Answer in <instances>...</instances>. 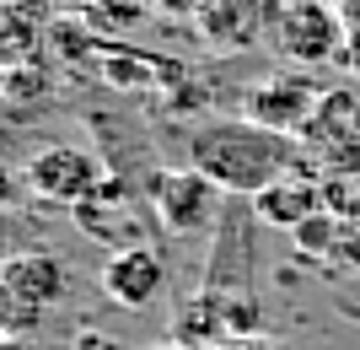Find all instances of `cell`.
Instances as JSON below:
<instances>
[{
  "label": "cell",
  "instance_id": "obj_1",
  "mask_svg": "<svg viewBox=\"0 0 360 350\" xmlns=\"http://www.w3.org/2000/svg\"><path fill=\"white\" fill-rule=\"evenodd\" d=\"M296 162H301L296 135L269 130L248 113L242 119H205L188 135V168H199L226 199L264 194L274 178L296 173Z\"/></svg>",
  "mask_w": 360,
  "mask_h": 350
},
{
  "label": "cell",
  "instance_id": "obj_2",
  "mask_svg": "<svg viewBox=\"0 0 360 350\" xmlns=\"http://www.w3.org/2000/svg\"><path fill=\"white\" fill-rule=\"evenodd\" d=\"M146 199H150L156 221H162L172 237H205V232H215V227L226 221V215H221L226 194H221V189H215V183L205 178L199 168H167V173H150Z\"/></svg>",
  "mask_w": 360,
  "mask_h": 350
},
{
  "label": "cell",
  "instance_id": "obj_3",
  "mask_svg": "<svg viewBox=\"0 0 360 350\" xmlns=\"http://www.w3.org/2000/svg\"><path fill=\"white\" fill-rule=\"evenodd\" d=\"M22 178H27L32 199L75 211V205L108 178V162L97 151H86V146H75V140H54V146H38V151L27 156Z\"/></svg>",
  "mask_w": 360,
  "mask_h": 350
},
{
  "label": "cell",
  "instance_id": "obj_4",
  "mask_svg": "<svg viewBox=\"0 0 360 350\" xmlns=\"http://www.w3.org/2000/svg\"><path fill=\"white\" fill-rule=\"evenodd\" d=\"M345 44H349V22L339 16L333 0H290L285 11L274 16V49L301 70L339 60Z\"/></svg>",
  "mask_w": 360,
  "mask_h": 350
},
{
  "label": "cell",
  "instance_id": "obj_5",
  "mask_svg": "<svg viewBox=\"0 0 360 350\" xmlns=\"http://www.w3.org/2000/svg\"><path fill=\"white\" fill-rule=\"evenodd\" d=\"M97 286H103V296L119 307V313H146V307L162 302V291H167V264H162V254L150 243L113 248L103 259Z\"/></svg>",
  "mask_w": 360,
  "mask_h": 350
},
{
  "label": "cell",
  "instance_id": "obj_6",
  "mask_svg": "<svg viewBox=\"0 0 360 350\" xmlns=\"http://www.w3.org/2000/svg\"><path fill=\"white\" fill-rule=\"evenodd\" d=\"M70 221L86 232V237L108 243V254H113V248H135V243H140V232H135V221H140V194H135L124 178H113V173H108V178L70 211Z\"/></svg>",
  "mask_w": 360,
  "mask_h": 350
},
{
  "label": "cell",
  "instance_id": "obj_7",
  "mask_svg": "<svg viewBox=\"0 0 360 350\" xmlns=\"http://www.w3.org/2000/svg\"><path fill=\"white\" fill-rule=\"evenodd\" d=\"M317 108H323V97H317L312 76H301V70L269 76V81H258V87L248 92V119L269 124V130H285V135H307V124L317 119Z\"/></svg>",
  "mask_w": 360,
  "mask_h": 350
},
{
  "label": "cell",
  "instance_id": "obj_8",
  "mask_svg": "<svg viewBox=\"0 0 360 350\" xmlns=\"http://www.w3.org/2000/svg\"><path fill=\"white\" fill-rule=\"evenodd\" d=\"M253 227H258V221L226 215L221 227L210 232V237H215V254H210V270H205L199 291H210V296H221V302L253 291Z\"/></svg>",
  "mask_w": 360,
  "mask_h": 350
},
{
  "label": "cell",
  "instance_id": "obj_9",
  "mask_svg": "<svg viewBox=\"0 0 360 350\" xmlns=\"http://www.w3.org/2000/svg\"><path fill=\"white\" fill-rule=\"evenodd\" d=\"M328 211L323 205V189L307 178H296V173H285V178H274L264 194H253V221L258 227H274V232H296L307 215Z\"/></svg>",
  "mask_w": 360,
  "mask_h": 350
},
{
  "label": "cell",
  "instance_id": "obj_10",
  "mask_svg": "<svg viewBox=\"0 0 360 350\" xmlns=\"http://www.w3.org/2000/svg\"><path fill=\"white\" fill-rule=\"evenodd\" d=\"M0 275H6V286H11L16 296H27L38 313H44L49 302H60V296H65V259H54V254L6 259V264H0Z\"/></svg>",
  "mask_w": 360,
  "mask_h": 350
},
{
  "label": "cell",
  "instance_id": "obj_11",
  "mask_svg": "<svg viewBox=\"0 0 360 350\" xmlns=\"http://www.w3.org/2000/svg\"><path fill=\"white\" fill-rule=\"evenodd\" d=\"M172 339H183V345H194V350L226 345V339H231V329H226V302L210 296V291H194V296L178 307V318H172Z\"/></svg>",
  "mask_w": 360,
  "mask_h": 350
},
{
  "label": "cell",
  "instance_id": "obj_12",
  "mask_svg": "<svg viewBox=\"0 0 360 350\" xmlns=\"http://www.w3.org/2000/svg\"><path fill=\"white\" fill-rule=\"evenodd\" d=\"M339 215L333 211H317V215H307L296 232H290V243L301 248V254H317V259H333V248H339Z\"/></svg>",
  "mask_w": 360,
  "mask_h": 350
},
{
  "label": "cell",
  "instance_id": "obj_13",
  "mask_svg": "<svg viewBox=\"0 0 360 350\" xmlns=\"http://www.w3.org/2000/svg\"><path fill=\"white\" fill-rule=\"evenodd\" d=\"M32 44H38L32 22H0V70H22L32 60Z\"/></svg>",
  "mask_w": 360,
  "mask_h": 350
},
{
  "label": "cell",
  "instance_id": "obj_14",
  "mask_svg": "<svg viewBox=\"0 0 360 350\" xmlns=\"http://www.w3.org/2000/svg\"><path fill=\"white\" fill-rule=\"evenodd\" d=\"M22 194H27V178H22V173H11V162H0V211H11Z\"/></svg>",
  "mask_w": 360,
  "mask_h": 350
},
{
  "label": "cell",
  "instance_id": "obj_15",
  "mask_svg": "<svg viewBox=\"0 0 360 350\" xmlns=\"http://www.w3.org/2000/svg\"><path fill=\"white\" fill-rule=\"evenodd\" d=\"M333 259H355V270H360V221H345V227H339V248H333Z\"/></svg>",
  "mask_w": 360,
  "mask_h": 350
},
{
  "label": "cell",
  "instance_id": "obj_16",
  "mask_svg": "<svg viewBox=\"0 0 360 350\" xmlns=\"http://www.w3.org/2000/svg\"><path fill=\"white\" fill-rule=\"evenodd\" d=\"M215 350H290V345H280V339H269V335H242V339H226V345H215Z\"/></svg>",
  "mask_w": 360,
  "mask_h": 350
},
{
  "label": "cell",
  "instance_id": "obj_17",
  "mask_svg": "<svg viewBox=\"0 0 360 350\" xmlns=\"http://www.w3.org/2000/svg\"><path fill=\"white\" fill-rule=\"evenodd\" d=\"M75 350H129V345H119L113 335H97V329H81V335H75Z\"/></svg>",
  "mask_w": 360,
  "mask_h": 350
},
{
  "label": "cell",
  "instance_id": "obj_18",
  "mask_svg": "<svg viewBox=\"0 0 360 350\" xmlns=\"http://www.w3.org/2000/svg\"><path fill=\"white\" fill-rule=\"evenodd\" d=\"M339 60H349L360 70V27H349V44H345V54H339Z\"/></svg>",
  "mask_w": 360,
  "mask_h": 350
},
{
  "label": "cell",
  "instance_id": "obj_19",
  "mask_svg": "<svg viewBox=\"0 0 360 350\" xmlns=\"http://www.w3.org/2000/svg\"><path fill=\"white\" fill-rule=\"evenodd\" d=\"M333 6H339V16H345L349 27H360V0H333Z\"/></svg>",
  "mask_w": 360,
  "mask_h": 350
},
{
  "label": "cell",
  "instance_id": "obj_20",
  "mask_svg": "<svg viewBox=\"0 0 360 350\" xmlns=\"http://www.w3.org/2000/svg\"><path fill=\"white\" fill-rule=\"evenodd\" d=\"M0 350H32V345L22 335H0Z\"/></svg>",
  "mask_w": 360,
  "mask_h": 350
},
{
  "label": "cell",
  "instance_id": "obj_21",
  "mask_svg": "<svg viewBox=\"0 0 360 350\" xmlns=\"http://www.w3.org/2000/svg\"><path fill=\"white\" fill-rule=\"evenodd\" d=\"M150 350H194V345H183V339H162V345H150Z\"/></svg>",
  "mask_w": 360,
  "mask_h": 350
}]
</instances>
